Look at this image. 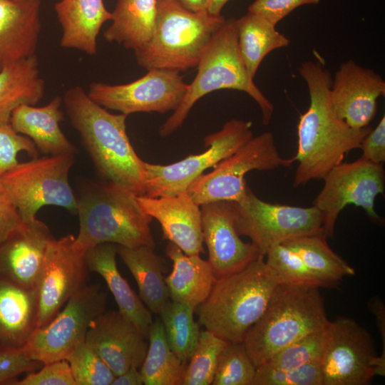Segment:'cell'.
I'll return each mask as SVG.
<instances>
[{
	"instance_id": "12",
	"label": "cell",
	"mask_w": 385,
	"mask_h": 385,
	"mask_svg": "<svg viewBox=\"0 0 385 385\" xmlns=\"http://www.w3.org/2000/svg\"><path fill=\"white\" fill-rule=\"evenodd\" d=\"M252 122L232 119L204 138L207 150L169 165L144 162L145 195L150 197L175 195L186 191L204 171L233 154L253 137Z\"/></svg>"
},
{
	"instance_id": "6",
	"label": "cell",
	"mask_w": 385,
	"mask_h": 385,
	"mask_svg": "<svg viewBox=\"0 0 385 385\" xmlns=\"http://www.w3.org/2000/svg\"><path fill=\"white\" fill-rule=\"evenodd\" d=\"M197 72L188 84L178 107L160 126L159 133L167 137L183 123L195 103L209 93L233 89L248 94L259 106L263 125H268L274 106L249 75L238 47L235 19H226L202 53Z\"/></svg>"
},
{
	"instance_id": "39",
	"label": "cell",
	"mask_w": 385,
	"mask_h": 385,
	"mask_svg": "<svg viewBox=\"0 0 385 385\" xmlns=\"http://www.w3.org/2000/svg\"><path fill=\"white\" fill-rule=\"evenodd\" d=\"M76 385H111L115 375L85 342L66 359Z\"/></svg>"
},
{
	"instance_id": "4",
	"label": "cell",
	"mask_w": 385,
	"mask_h": 385,
	"mask_svg": "<svg viewBox=\"0 0 385 385\" xmlns=\"http://www.w3.org/2000/svg\"><path fill=\"white\" fill-rule=\"evenodd\" d=\"M279 284L264 257L217 278L207 299L198 306L199 324L229 343L242 342Z\"/></svg>"
},
{
	"instance_id": "37",
	"label": "cell",
	"mask_w": 385,
	"mask_h": 385,
	"mask_svg": "<svg viewBox=\"0 0 385 385\" xmlns=\"http://www.w3.org/2000/svg\"><path fill=\"white\" fill-rule=\"evenodd\" d=\"M265 256L267 265L275 273L279 283L325 287L302 258L283 243L270 247Z\"/></svg>"
},
{
	"instance_id": "2",
	"label": "cell",
	"mask_w": 385,
	"mask_h": 385,
	"mask_svg": "<svg viewBox=\"0 0 385 385\" xmlns=\"http://www.w3.org/2000/svg\"><path fill=\"white\" fill-rule=\"evenodd\" d=\"M63 103L100 175L137 196L144 195L145 161L137 155L128 137V115L109 113L78 86L65 92Z\"/></svg>"
},
{
	"instance_id": "9",
	"label": "cell",
	"mask_w": 385,
	"mask_h": 385,
	"mask_svg": "<svg viewBox=\"0 0 385 385\" xmlns=\"http://www.w3.org/2000/svg\"><path fill=\"white\" fill-rule=\"evenodd\" d=\"M74 155H47L19 163L3 174L22 221L36 217L45 205H56L76 212L77 201L68 183Z\"/></svg>"
},
{
	"instance_id": "42",
	"label": "cell",
	"mask_w": 385,
	"mask_h": 385,
	"mask_svg": "<svg viewBox=\"0 0 385 385\" xmlns=\"http://www.w3.org/2000/svg\"><path fill=\"white\" fill-rule=\"evenodd\" d=\"M43 365L31 359L23 348L0 349V385H11L19 375L35 371Z\"/></svg>"
},
{
	"instance_id": "27",
	"label": "cell",
	"mask_w": 385,
	"mask_h": 385,
	"mask_svg": "<svg viewBox=\"0 0 385 385\" xmlns=\"http://www.w3.org/2000/svg\"><path fill=\"white\" fill-rule=\"evenodd\" d=\"M37 327L36 290L0 280V349H20Z\"/></svg>"
},
{
	"instance_id": "33",
	"label": "cell",
	"mask_w": 385,
	"mask_h": 385,
	"mask_svg": "<svg viewBox=\"0 0 385 385\" xmlns=\"http://www.w3.org/2000/svg\"><path fill=\"white\" fill-rule=\"evenodd\" d=\"M148 338V346L140 367L145 385H181L185 369L171 349L160 319L153 321Z\"/></svg>"
},
{
	"instance_id": "16",
	"label": "cell",
	"mask_w": 385,
	"mask_h": 385,
	"mask_svg": "<svg viewBox=\"0 0 385 385\" xmlns=\"http://www.w3.org/2000/svg\"><path fill=\"white\" fill-rule=\"evenodd\" d=\"M75 237L69 234L54 238L47 249L36 289V328L50 322L87 284L90 271L85 253L74 245Z\"/></svg>"
},
{
	"instance_id": "26",
	"label": "cell",
	"mask_w": 385,
	"mask_h": 385,
	"mask_svg": "<svg viewBox=\"0 0 385 385\" xmlns=\"http://www.w3.org/2000/svg\"><path fill=\"white\" fill-rule=\"evenodd\" d=\"M165 254L173 262L165 277L170 300L196 308L208 297L217 279L211 265L200 255H188L169 242Z\"/></svg>"
},
{
	"instance_id": "40",
	"label": "cell",
	"mask_w": 385,
	"mask_h": 385,
	"mask_svg": "<svg viewBox=\"0 0 385 385\" xmlns=\"http://www.w3.org/2000/svg\"><path fill=\"white\" fill-rule=\"evenodd\" d=\"M252 385H323L320 362L290 369L262 364L256 367Z\"/></svg>"
},
{
	"instance_id": "23",
	"label": "cell",
	"mask_w": 385,
	"mask_h": 385,
	"mask_svg": "<svg viewBox=\"0 0 385 385\" xmlns=\"http://www.w3.org/2000/svg\"><path fill=\"white\" fill-rule=\"evenodd\" d=\"M62 103L63 98L57 96L42 107L20 105L13 111L9 123L16 132L30 138L44 154L74 155L77 149L59 125L64 118Z\"/></svg>"
},
{
	"instance_id": "14",
	"label": "cell",
	"mask_w": 385,
	"mask_h": 385,
	"mask_svg": "<svg viewBox=\"0 0 385 385\" xmlns=\"http://www.w3.org/2000/svg\"><path fill=\"white\" fill-rule=\"evenodd\" d=\"M320 361L323 385H367L377 375L378 356L370 334L356 321L338 317L329 323Z\"/></svg>"
},
{
	"instance_id": "35",
	"label": "cell",
	"mask_w": 385,
	"mask_h": 385,
	"mask_svg": "<svg viewBox=\"0 0 385 385\" xmlns=\"http://www.w3.org/2000/svg\"><path fill=\"white\" fill-rule=\"evenodd\" d=\"M228 343L207 329L200 331L181 385L212 384L219 356Z\"/></svg>"
},
{
	"instance_id": "1",
	"label": "cell",
	"mask_w": 385,
	"mask_h": 385,
	"mask_svg": "<svg viewBox=\"0 0 385 385\" xmlns=\"http://www.w3.org/2000/svg\"><path fill=\"white\" fill-rule=\"evenodd\" d=\"M322 59L306 61L299 73L308 88L310 104L301 115L297 126L298 147L294 156L298 165L293 187L323 179L334 166L342 163L349 151L359 148L371 130L351 128L335 113L330 98L332 78Z\"/></svg>"
},
{
	"instance_id": "17",
	"label": "cell",
	"mask_w": 385,
	"mask_h": 385,
	"mask_svg": "<svg viewBox=\"0 0 385 385\" xmlns=\"http://www.w3.org/2000/svg\"><path fill=\"white\" fill-rule=\"evenodd\" d=\"M203 242L216 278L238 272L264 257L252 242H245L235 225V206L230 201H215L200 205Z\"/></svg>"
},
{
	"instance_id": "46",
	"label": "cell",
	"mask_w": 385,
	"mask_h": 385,
	"mask_svg": "<svg viewBox=\"0 0 385 385\" xmlns=\"http://www.w3.org/2000/svg\"><path fill=\"white\" fill-rule=\"evenodd\" d=\"M21 222L12 197L0 176V242Z\"/></svg>"
},
{
	"instance_id": "49",
	"label": "cell",
	"mask_w": 385,
	"mask_h": 385,
	"mask_svg": "<svg viewBox=\"0 0 385 385\" xmlns=\"http://www.w3.org/2000/svg\"><path fill=\"white\" fill-rule=\"evenodd\" d=\"M230 0H208L207 12L212 16H221V11Z\"/></svg>"
},
{
	"instance_id": "13",
	"label": "cell",
	"mask_w": 385,
	"mask_h": 385,
	"mask_svg": "<svg viewBox=\"0 0 385 385\" xmlns=\"http://www.w3.org/2000/svg\"><path fill=\"white\" fill-rule=\"evenodd\" d=\"M324 185L314 200L321 211L324 236L332 237L339 213L349 205L361 207L370 220L384 221L374 209L376 196L384 194L385 173L381 164L361 157L351 163H341L324 177Z\"/></svg>"
},
{
	"instance_id": "32",
	"label": "cell",
	"mask_w": 385,
	"mask_h": 385,
	"mask_svg": "<svg viewBox=\"0 0 385 385\" xmlns=\"http://www.w3.org/2000/svg\"><path fill=\"white\" fill-rule=\"evenodd\" d=\"M283 244L302 258L324 287L337 285L344 277L355 274L354 269L329 247L323 233L296 237Z\"/></svg>"
},
{
	"instance_id": "28",
	"label": "cell",
	"mask_w": 385,
	"mask_h": 385,
	"mask_svg": "<svg viewBox=\"0 0 385 385\" xmlns=\"http://www.w3.org/2000/svg\"><path fill=\"white\" fill-rule=\"evenodd\" d=\"M117 253L133 276L143 304L151 313L159 315L170 300L163 274L165 260L149 246L117 245Z\"/></svg>"
},
{
	"instance_id": "45",
	"label": "cell",
	"mask_w": 385,
	"mask_h": 385,
	"mask_svg": "<svg viewBox=\"0 0 385 385\" xmlns=\"http://www.w3.org/2000/svg\"><path fill=\"white\" fill-rule=\"evenodd\" d=\"M359 148L361 158L375 164L385 161V116L383 115L377 126L371 129L363 138Z\"/></svg>"
},
{
	"instance_id": "8",
	"label": "cell",
	"mask_w": 385,
	"mask_h": 385,
	"mask_svg": "<svg viewBox=\"0 0 385 385\" xmlns=\"http://www.w3.org/2000/svg\"><path fill=\"white\" fill-rule=\"evenodd\" d=\"M294 162V157H282L272 133L264 132L253 135L210 173L197 177L186 192L198 205L215 201L240 202L248 187L245 180L248 172L290 167Z\"/></svg>"
},
{
	"instance_id": "38",
	"label": "cell",
	"mask_w": 385,
	"mask_h": 385,
	"mask_svg": "<svg viewBox=\"0 0 385 385\" xmlns=\"http://www.w3.org/2000/svg\"><path fill=\"white\" fill-rule=\"evenodd\" d=\"M328 327L290 344L263 364L278 369H290L309 363L320 362L328 340Z\"/></svg>"
},
{
	"instance_id": "5",
	"label": "cell",
	"mask_w": 385,
	"mask_h": 385,
	"mask_svg": "<svg viewBox=\"0 0 385 385\" xmlns=\"http://www.w3.org/2000/svg\"><path fill=\"white\" fill-rule=\"evenodd\" d=\"M330 323L319 287L279 283L263 314L247 331L243 344L255 366Z\"/></svg>"
},
{
	"instance_id": "34",
	"label": "cell",
	"mask_w": 385,
	"mask_h": 385,
	"mask_svg": "<svg viewBox=\"0 0 385 385\" xmlns=\"http://www.w3.org/2000/svg\"><path fill=\"white\" fill-rule=\"evenodd\" d=\"M195 309L191 305L170 300L159 314L171 349L185 363L200 333L199 323L194 319Z\"/></svg>"
},
{
	"instance_id": "10",
	"label": "cell",
	"mask_w": 385,
	"mask_h": 385,
	"mask_svg": "<svg viewBox=\"0 0 385 385\" xmlns=\"http://www.w3.org/2000/svg\"><path fill=\"white\" fill-rule=\"evenodd\" d=\"M107 298L108 293L100 284H86L50 322L35 329L24 350L42 364L66 359L85 342L91 322L106 311Z\"/></svg>"
},
{
	"instance_id": "48",
	"label": "cell",
	"mask_w": 385,
	"mask_h": 385,
	"mask_svg": "<svg viewBox=\"0 0 385 385\" xmlns=\"http://www.w3.org/2000/svg\"><path fill=\"white\" fill-rule=\"evenodd\" d=\"M185 9L192 12L207 11L208 0H175Z\"/></svg>"
},
{
	"instance_id": "29",
	"label": "cell",
	"mask_w": 385,
	"mask_h": 385,
	"mask_svg": "<svg viewBox=\"0 0 385 385\" xmlns=\"http://www.w3.org/2000/svg\"><path fill=\"white\" fill-rule=\"evenodd\" d=\"M44 93L36 54L5 66L0 71V123H9L19 106L36 105Z\"/></svg>"
},
{
	"instance_id": "3",
	"label": "cell",
	"mask_w": 385,
	"mask_h": 385,
	"mask_svg": "<svg viewBox=\"0 0 385 385\" xmlns=\"http://www.w3.org/2000/svg\"><path fill=\"white\" fill-rule=\"evenodd\" d=\"M76 201L80 228L74 245L81 252L102 243L155 248L153 218L128 189L110 181L91 183Z\"/></svg>"
},
{
	"instance_id": "43",
	"label": "cell",
	"mask_w": 385,
	"mask_h": 385,
	"mask_svg": "<svg viewBox=\"0 0 385 385\" xmlns=\"http://www.w3.org/2000/svg\"><path fill=\"white\" fill-rule=\"evenodd\" d=\"M11 385H76L66 359L43 364L39 369L28 373Z\"/></svg>"
},
{
	"instance_id": "19",
	"label": "cell",
	"mask_w": 385,
	"mask_h": 385,
	"mask_svg": "<svg viewBox=\"0 0 385 385\" xmlns=\"http://www.w3.org/2000/svg\"><path fill=\"white\" fill-rule=\"evenodd\" d=\"M54 239L36 217L22 221L0 242V280L36 290L47 249Z\"/></svg>"
},
{
	"instance_id": "15",
	"label": "cell",
	"mask_w": 385,
	"mask_h": 385,
	"mask_svg": "<svg viewBox=\"0 0 385 385\" xmlns=\"http://www.w3.org/2000/svg\"><path fill=\"white\" fill-rule=\"evenodd\" d=\"M180 73L165 69L148 70L145 75L128 83L93 82L87 93L106 109L126 115L140 112L165 113L174 111L186 93L188 84Z\"/></svg>"
},
{
	"instance_id": "20",
	"label": "cell",
	"mask_w": 385,
	"mask_h": 385,
	"mask_svg": "<svg viewBox=\"0 0 385 385\" xmlns=\"http://www.w3.org/2000/svg\"><path fill=\"white\" fill-rule=\"evenodd\" d=\"M145 339L120 311H105L90 324L85 342L117 376L132 366L140 369L148 346Z\"/></svg>"
},
{
	"instance_id": "44",
	"label": "cell",
	"mask_w": 385,
	"mask_h": 385,
	"mask_svg": "<svg viewBox=\"0 0 385 385\" xmlns=\"http://www.w3.org/2000/svg\"><path fill=\"white\" fill-rule=\"evenodd\" d=\"M321 0H255L248 11L257 14L274 25L293 10L305 4H317Z\"/></svg>"
},
{
	"instance_id": "11",
	"label": "cell",
	"mask_w": 385,
	"mask_h": 385,
	"mask_svg": "<svg viewBox=\"0 0 385 385\" xmlns=\"http://www.w3.org/2000/svg\"><path fill=\"white\" fill-rule=\"evenodd\" d=\"M234 206L237 233L249 237L264 257L274 245L323 233L322 215L314 205L302 207L267 202L248 186L244 198Z\"/></svg>"
},
{
	"instance_id": "24",
	"label": "cell",
	"mask_w": 385,
	"mask_h": 385,
	"mask_svg": "<svg viewBox=\"0 0 385 385\" xmlns=\"http://www.w3.org/2000/svg\"><path fill=\"white\" fill-rule=\"evenodd\" d=\"M54 11L63 31L61 46L96 55L101 29L112 19L103 0H58Z\"/></svg>"
},
{
	"instance_id": "31",
	"label": "cell",
	"mask_w": 385,
	"mask_h": 385,
	"mask_svg": "<svg viewBox=\"0 0 385 385\" xmlns=\"http://www.w3.org/2000/svg\"><path fill=\"white\" fill-rule=\"evenodd\" d=\"M238 47L250 77L254 79L265 58L274 50L287 47L289 40L263 16L248 11L235 19Z\"/></svg>"
},
{
	"instance_id": "36",
	"label": "cell",
	"mask_w": 385,
	"mask_h": 385,
	"mask_svg": "<svg viewBox=\"0 0 385 385\" xmlns=\"http://www.w3.org/2000/svg\"><path fill=\"white\" fill-rule=\"evenodd\" d=\"M256 366L243 342L228 343L221 351L212 385H252Z\"/></svg>"
},
{
	"instance_id": "25",
	"label": "cell",
	"mask_w": 385,
	"mask_h": 385,
	"mask_svg": "<svg viewBox=\"0 0 385 385\" xmlns=\"http://www.w3.org/2000/svg\"><path fill=\"white\" fill-rule=\"evenodd\" d=\"M117 245L102 243L89 248L85 258L90 272L101 275L111 292L120 311L147 338L153 320L151 312L119 272L115 257Z\"/></svg>"
},
{
	"instance_id": "21",
	"label": "cell",
	"mask_w": 385,
	"mask_h": 385,
	"mask_svg": "<svg viewBox=\"0 0 385 385\" xmlns=\"http://www.w3.org/2000/svg\"><path fill=\"white\" fill-rule=\"evenodd\" d=\"M143 210L160 223L163 238L188 255L204 253L200 206L186 191L175 195L137 196Z\"/></svg>"
},
{
	"instance_id": "7",
	"label": "cell",
	"mask_w": 385,
	"mask_h": 385,
	"mask_svg": "<svg viewBox=\"0 0 385 385\" xmlns=\"http://www.w3.org/2000/svg\"><path fill=\"white\" fill-rule=\"evenodd\" d=\"M225 21L222 15L190 11L175 0H157L155 31L148 44L134 51L137 63L146 70L195 67Z\"/></svg>"
},
{
	"instance_id": "30",
	"label": "cell",
	"mask_w": 385,
	"mask_h": 385,
	"mask_svg": "<svg viewBox=\"0 0 385 385\" xmlns=\"http://www.w3.org/2000/svg\"><path fill=\"white\" fill-rule=\"evenodd\" d=\"M112 24L103 32L108 42L133 51L150 41L157 19V0H117Z\"/></svg>"
},
{
	"instance_id": "47",
	"label": "cell",
	"mask_w": 385,
	"mask_h": 385,
	"mask_svg": "<svg viewBox=\"0 0 385 385\" xmlns=\"http://www.w3.org/2000/svg\"><path fill=\"white\" fill-rule=\"evenodd\" d=\"M143 379L137 367L132 366L123 373L115 376L111 385H142Z\"/></svg>"
},
{
	"instance_id": "22",
	"label": "cell",
	"mask_w": 385,
	"mask_h": 385,
	"mask_svg": "<svg viewBox=\"0 0 385 385\" xmlns=\"http://www.w3.org/2000/svg\"><path fill=\"white\" fill-rule=\"evenodd\" d=\"M41 0H0V71L36 54Z\"/></svg>"
},
{
	"instance_id": "18",
	"label": "cell",
	"mask_w": 385,
	"mask_h": 385,
	"mask_svg": "<svg viewBox=\"0 0 385 385\" xmlns=\"http://www.w3.org/2000/svg\"><path fill=\"white\" fill-rule=\"evenodd\" d=\"M384 94L382 77L352 60L339 66L330 88L335 113L354 129L368 126L376 115L378 98Z\"/></svg>"
},
{
	"instance_id": "41",
	"label": "cell",
	"mask_w": 385,
	"mask_h": 385,
	"mask_svg": "<svg viewBox=\"0 0 385 385\" xmlns=\"http://www.w3.org/2000/svg\"><path fill=\"white\" fill-rule=\"evenodd\" d=\"M23 150L33 158L38 155L30 138L16 132L10 123H0V176L19 163L17 154Z\"/></svg>"
}]
</instances>
